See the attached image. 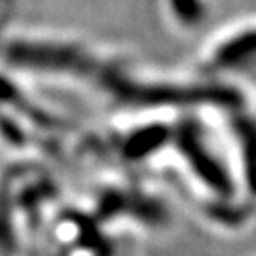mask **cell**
Returning <instances> with one entry per match:
<instances>
[{
  "label": "cell",
  "mask_w": 256,
  "mask_h": 256,
  "mask_svg": "<svg viewBox=\"0 0 256 256\" xmlns=\"http://www.w3.org/2000/svg\"><path fill=\"white\" fill-rule=\"evenodd\" d=\"M167 135L169 131L162 126H152V128H142L138 129L135 135H131L126 142V154L129 158H144V156H150L154 150H158L160 144H164L167 140Z\"/></svg>",
  "instance_id": "7a4b0ae2"
},
{
  "label": "cell",
  "mask_w": 256,
  "mask_h": 256,
  "mask_svg": "<svg viewBox=\"0 0 256 256\" xmlns=\"http://www.w3.org/2000/svg\"><path fill=\"white\" fill-rule=\"evenodd\" d=\"M182 148L186 158L190 160V165H194L196 173L202 176L203 182H207L216 192L228 194L232 190L230 174L220 167V162L203 146L196 131H186L182 137Z\"/></svg>",
  "instance_id": "6da1fadb"
}]
</instances>
